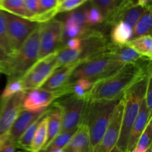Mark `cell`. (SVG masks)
<instances>
[{
	"instance_id": "30",
	"label": "cell",
	"mask_w": 152,
	"mask_h": 152,
	"mask_svg": "<svg viewBox=\"0 0 152 152\" xmlns=\"http://www.w3.org/2000/svg\"><path fill=\"white\" fill-rule=\"evenodd\" d=\"M76 130L77 129L65 131V132H60V133L50 142L48 145L42 148L39 152H51L55 150L62 149L69 142L71 137L75 133Z\"/></svg>"
},
{
	"instance_id": "27",
	"label": "cell",
	"mask_w": 152,
	"mask_h": 152,
	"mask_svg": "<svg viewBox=\"0 0 152 152\" xmlns=\"http://www.w3.org/2000/svg\"><path fill=\"white\" fill-rule=\"evenodd\" d=\"M46 115L43 117L37 127L35 136H34L32 144H31L30 152H39L45 145L48 134Z\"/></svg>"
},
{
	"instance_id": "26",
	"label": "cell",
	"mask_w": 152,
	"mask_h": 152,
	"mask_svg": "<svg viewBox=\"0 0 152 152\" xmlns=\"http://www.w3.org/2000/svg\"><path fill=\"white\" fill-rule=\"evenodd\" d=\"M49 108H48V109L45 111V113H43L37 120H35V121H34V123H33L25 131V132H24V133L22 134V136L19 137L17 142H16L17 146L20 147L21 148L24 149L25 151L30 152L31 144H32L33 140H34V136H35L37 127H38L40 121H41L42 119L43 118V117H45V116L47 114V113L48 112Z\"/></svg>"
},
{
	"instance_id": "18",
	"label": "cell",
	"mask_w": 152,
	"mask_h": 152,
	"mask_svg": "<svg viewBox=\"0 0 152 152\" xmlns=\"http://www.w3.org/2000/svg\"><path fill=\"white\" fill-rule=\"evenodd\" d=\"M151 117V114H150L148 112L145 99H143L142 101V103H141L139 114H138L136 120H135L134 123L132 128V130H131L129 141H128L127 152H132L135 148L138 139L140 137L141 134L142 133L144 129L146 127L148 120Z\"/></svg>"
},
{
	"instance_id": "3",
	"label": "cell",
	"mask_w": 152,
	"mask_h": 152,
	"mask_svg": "<svg viewBox=\"0 0 152 152\" xmlns=\"http://www.w3.org/2000/svg\"><path fill=\"white\" fill-rule=\"evenodd\" d=\"M147 86V77L140 80L126 91L123 96L124 102L120 136L116 147L122 152H127L131 130L139 114Z\"/></svg>"
},
{
	"instance_id": "28",
	"label": "cell",
	"mask_w": 152,
	"mask_h": 152,
	"mask_svg": "<svg viewBox=\"0 0 152 152\" xmlns=\"http://www.w3.org/2000/svg\"><path fill=\"white\" fill-rule=\"evenodd\" d=\"M0 10L25 19H29L24 4V0H1Z\"/></svg>"
},
{
	"instance_id": "22",
	"label": "cell",
	"mask_w": 152,
	"mask_h": 152,
	"mask_svg": "<svg viewBox=\"0 0 152 152\" xmlns=\"http://www.w3.org/2000/svg\"><path fill=\"white\" fill-rule=\"evenodd\" d=\"M39 12L31 20L32 22L44 23L53 19L58 13V0H39Z\"/></svg>"
},
{
	"instance_id": "24",
	"label": "cell",
	"mask_w": 152,
	"mask_h": 152,
	"mask_svg": "<svg viewBox=\"0 0 152 152\" xmlns=\"http://www.w3.org/2000/svg\"><path fill=\"white\" fill-rule=\"evenodd\" d=\"M152 24L151 16V6L146 8L143 14L141 16L139 20L132 29V39H136L138 37L145 35L151 34V28Z\"/></svg>"
},
{
	"instance_id": "17",
	"label": "cell",
	"mask_w": 152,
	"mask_h": 152,
	"mask_svg": "<svg viewBox=\"0 0 152 152\" xmlns=\"http://www.w3.org/2000/svg\"><path fill=\"white\" fill-rule=\"evenodd\" d=\"M46 110H45L42 112L35 113L22 109L16 118L15 121L13 122L10 130L7 132V134L10 137V139L15 142H17L18 140L22 136L24 132L43 113H45Z\"/></svg>"
},
{
	"instance_id": "16",
	"label": "cell",
	"mask_w": 152,
	"mask_h": 152,
	"mask_svg": "<svg viewBox=\"0 0 152 152\" xmlns=\"http://www.w3.org/2000/svg\"><path fill=\"white\" fill-rule=\"evenodd\" d=\"M80 62H82L80 61V62H73V63L59 67L57 69L53 71L48 80L42 86V88L51 91L66 89L73 72Z\"/></svg>"
},
{
	"instance_id": "7",
	"label": "cell",
	"mask_w": 152,
	"mask_h": 152,
	"mask_svg": "<svg viewBox=\"0 0 152 152\" xmlns=\"http://www.w3.org/2000/svg\"><path fill=\"white\" fill-rule=\"evenodd\" d=\"M7 37L15 53L40 24L4 11Z\"/></svg>"
},
{
	"instance_id": "49",
	"label": "cell",
	"mask_w": 152,
	"mask_h": 152,
	"mask_svg": "<svg viewBox=\"0 0 152 152\" xmlns=\"http://www.w3.org/2000/svg\"><path fill=\"white\" fill-rule=\"evenodd\" d=\"M25 152H29V151H25Z\"/></svg>"
},
{
	"instance_id": "35",
	"label": "cell",
	"mask_w": 152,
	"mask_h": 152,
	"mask_svg": "<svg viewBox=\"0 0 152 152\" xmlns=\"http://www.w3.org/2000/svg\"><path fill=\"white\" fill-rule=\"evenodd\" d=\"M22 91H24V89L21 79L7 80V83L1 93L0 99H6Z\"/></svg>"
},
{
	"instance_id": "45",
	"label": "cell",
	"mask_w": 152,
	"mask_h": 152,
	"mask_svg": "<svg viewBox=\"0 0 152 152\" xmlns=\"http://www.w3.org/2000/svg\"><path fill=\"white\" fill-rule=\"evenodd\" d=\"M51 152H64L62 149H59V150H55V151H53Z\"/></svg>"
},
{
	"instance_id": "33",
	"label": "cell",
	"mask_w": 152,
	"mask_h": 152,
	"mask_svg": "<svg viewBox=\"0 0 152 152\" xmlns=\"http://www.w3.org/2000/svg\"><path fill=\"white\" fill-rule=\"evenodd\" d=\"M0 45L10 57L12 58L14 56L15 53L10 46V42L7 37L5 19H4L3 10H0Z\"/></svg>"
},
{
	"instance_id": "6",
	"label": "cell",
	"mask_w": 152,
	"mask_h": 152,
	"mask_svg": "<svg viewBox=\"0 0 152 152\" xmlns=\"http://www.w3.org/2000/svg\"><path fill=\"white\" fill-rule=\"evenodd\" d=\"M57 50L39 59L21 78L24 91L40 88L59 67L56 60Z\"/></svg>"
},
{
	"instance_id": "25",
	"label": "cell",
	"mask_w": 152,
	"mask_h": 152,
	"mask_svg": "<svg viewBox=\"0 0 152 152\" xmlns=\"http://www.w3.org/2000/svg\"><path fill=\"white\" fill-rule=\"evenodd\" d=\"M137 53L148 59H152V39L151 34L133 39L126 43Z\"/></svg>"
},
{
	"instance_id": "15",
	"label": "cell",
	"mask_w": 152,
	"mask_h": 152,
	"mask_svg": "<svg viewBox=\"0 0 152 152\" xmlns=\"http://www.w3.org/2000/svg\"><path fill=\"white\" fill-rule=\"evenodd\" d=\"M108 51L123 65H135L145 70H151V60L142 56L127 45H116L110 43Z\"/></svg>"
},
{
	"instance_id": "39",
	"label": "cell",
	"mask_w": 152,
	"mask_h": 152,
	"mask_svg": "<svg viewBox=\"0 0 152 152\" xmlns=\"http://www.w3.org/2000/svg\"><path fill=\"white\" fill-rule=\"evenodd\" d=\"M146 104L147 109L150 114L152 111V75L150 74L147 77V86L145 89V97H144Z\"/></svg>"
},
{
	"instance_id": "20",
	"label": "cell",
	"mask_w": 152,
	"mask_h": 152,
	"mask_svg": "<svg viewBox=\"0 0 152 152\" xmlns=\"http://www.w3.org/2000/svg\"><path fill=\"white\" fill-rule=\"evenodd\" d=\"M47 140L43 148L50 143L52 140L60 133L62 127V111L56 102L49 108L47 115Z\"/></svg>"
},
{
	"instance_id": "5",
	"label": "cell",
	"mask_w": 152,
	"mask_h": 152,
	"mask_svg": "<svg viewBox=\"0 0 152 152\" xmlns=\"http://www.w3.org/2000/svg\"><path fill=\"white\" fill-rule=\"evenodd\" d=\"M39 26L28 37L12 57L6 75L7 80L21 79L39 59Z\"/></svg>"
},
{
	"instance_id": "13",
	"label": "cell",
	"mask_w": 152,
	"mask_h": 152,
	"mask_svg": "<svg viewBox=\"0 0 152 152\" xmlns=\"http://www.w3.org/2000/svg\"><path fill=\"white\" fill-rule=\"evenodd\" d=\"M102 15L103 24L113 27L120 21L123 13L134 4V0H89Z\"/></svg>"
},
{
	"instance_id": "37",
	"label": "cell",
	"mask_w": 152,
	"mask_h": 152,
	"mask_svg": "<svg viewBox=\"0 0 152 152\" xmlns=\"http://www.w3.org/2000/svg\"><path fill=\"white\" fill-rule=\"evenodd\" d=\"M16 142L10 139L7 133L0 137V152H16Z\"/></svg>"
},
{
	"instance_id": "48",
	"label": "cell",
	"mask_w": 152,
	"mask_h": 152,
	"mask_svg": "<svg viewBox=\"0 0 152 152\" xmlns=\"http://www.w3.org/2000/svg\"><path fill=\"white\" fill-rule=\"evenodd\" d=\"M1 74V71H0V74Z\"/></svg>"
},
{
	"instance_id": "42",
	"label": "cell",
	"mask_w": 152,
	"mask_h": 152,
	"mask_svg": "<svg viewBox=\"0 0 152 152\" xmlns=\"http://www.w3.org/2000/svg\"><path fill=\"white\" fill-rule=\"evenodd\" d=\"M151 0H137V4L143 7H148L149 6H151Z\"/></svg>"
},
{
	"instance_id": "9",
	"label": "cell",
	"mask_w": 152,
	"mask_h": 152,
	"mask_svg": "<svg viewBox=\"0 0 152 152\" xmlns=\"http://www.w3.org/2000/svg\"><path fill=\"white\" fill-rule=\"evenodd\" d=\"M61 101H56L62 111L61 132L77 129L81 124L87 101L80 99L73 94L67 95Z\"/></svg>"
},
{
	"instance_id": "50",
	"label": "cell",
	"mask_w": 152,
	"mask_h": 152,
	"mask_svg": "<svg viewBox=\"0 0 152 152\" xmlns=\"http://www.w3.org/2000/svg\"><path fill=\"white\" fill-rule=\"evenodd\" d=\"M0 1H1V0H0Z\"/></svg>"
},
{
	"instance_id": "2",
	"label": "cell",
	"mask_w": 152,
	"mask_h": 152,
	"mask_svg": "<svg viewBox=\"0 0 152 152\" xmlns=\"http://www.w3.org/2000/svg\"><path fill=\"white\" fill-rule=\"evenodd\" d=\"M121 99L87 102L81 124L86 125L88 128L92 151L100 142L109 124L114 108Z\"/></svg>"
},
{
	"instance_id": "41",
	"label": "cell",
	"mask_w": 152,
	"mask_h": 152,
	"mask_svg": "<svg viewBox=\"0 0 152 152\" xmlns=\"http://www.w3.org/2000/svg\"><path fill=\"white\" fill-rule=\"evenodd\" d=\"M81 47V39L80 37L69 39L64 44L62 48L70 49H80Z\"/></svg>"
},
{
	"instance_id": "47",
	"label": "cell",
	"mask_w": 152,
	"mask_h": 152,
	"mask_svg": "<svg viewBox=\"0 0 152 152\" xmlns=\"http://www.w3.org/2000/svg\"><path fill=\"white\" fill-rule=\"evenodd\" d=\"M148 152H151V148H149V150H148Z\"/></svg>"
},
{
	"instance_id": "10",
	"label": "cell",
	"mask_w": 152,
	"mask_h": 152,
	"mask_svg": "<svg viewBox=\"0 0 152 152\" xmlns=\"http://www.w3.org/2000/svg\"><path fill=\"white\" fill-rule=\"evenodd\" d=\"M66 95H68L66 89L51 91L40 88L31 90L25 94L22 109L35 113L42 112L48 108L54 100Z\"/></svg>"
},
{
	"instance_id": "19",
	"label": "cell",
	"mask_w": 152,
	"mask_h": 152,
	"mask_svg": "<svg viewBox=\"0 0 152 152\" xmlns=\"http://www.w3.org/2000/svg\"><path fill=\"white\" fill-rule=\"evenodd\" d=\"M62 150L64 152H92L89 132L86 125L80 124L78 126Z\"/></svg>"
},
{
	"instance_id": "44",
	"label": "cell",
	"mask_w": 152,
	"mask_h": 152,
	"mask_svg": "<svg viewBox=\"0 0 152 152\" xmlns=\"http://www.w3.org/2000/svg\"><path fill=\"white\" fill-rule=\"evenodd\" d=\"M110 152H122L121 151H120V150H119L118 149V148H117V147H114V148H113V149L112 150H111V151H110Z\"/></svg>"
},
{
	"instance_id": "4",
	"label": "cell",
	"mask_w": 152,
	"mask_h": 152,
	"mask_svg": "<svg viewBox=\"0 0 152 152\" xmlns=\"http://www.w3.org/2000/svg\"><path fill=\"white\" fill-rule=\"evenodd\" d=\"M123 66V64L107 50L102 54L80 62L73 72L69 83L78 78L88 79L94 83L114 74Z\"/></svg>"
},
{
	"instance_id": "12",
	"label": "cell",
	"mask_w": 152,
	"mask_h": 152,
	"mask_svg": "<svg viewBox=\"0 0 152 152\" xmlns=\"http://www.w3.org/2000/svg\"><path fill=\"white\" fill-rule=\"evenodd\" d=\"M123 108L124 102L122 98L114 108L103 137L92 152H110L116 146L121 129Z\"/></svg>"
},
{
	"instance_id": "43",
	"label": "cell",
	"mask_w": 152,
	"mask_h": 152,
	"mask_svg": "<svg viewBox=\"0 0 152 152\" xmlns=\"http://www.w3.org/2000/svg\"><path fill=\"white\" fill-rule=\"evenodd\" d=\"M148 150H149V148H148V149L146 151H141V150H139V149H137V148H134L133 149V151H132V152H148Z\"/></svg>"
},
{
	"instance_id": "34",
	"label": "cell",
	"mask_w": 152,
	"mask_h": 152,
	"mask_svg": "<svg viewBox=\"0 0 152 152\" xmlns=\"http://www.w3.org/2000/svg\"><path fill=\"white\" fill-rule=\"evenodd\" d=\"M151 135H152V123L151 117L148 120L146 127L137 142L135 148L142 151H146L151 147Z\"/></svg>"
},
{
	"instance_id": "11",
	"label": "cell",
	"mask_w": 152,
	"mask_h": 152,
	"mask_svg": "<svg viewBox=\"0 0 152 152\" xmlns=\"http://www.w3.org/2000/svg\"><path fill=\"white\" fill-rule=\"evenodd\" d=\"M80 38L81 39L80 48L81 53L80 61L81 62L106 52L111 43L104 33L94 28Z\"/></svg>"
},
{
	"instance_id": "36",
	"label": "cell",
	"mask_w": 152,
	"mask_h": 152,
	"mask_svg": "<svg viewBox=\"0 0 152 152\" xmlns=\"http://www.w3.org/2000/svg\"><path fill=\"white\" fill-rule=\"evenodd\" d=\"M87 1L89 0H65L58 5L57 12L59 13L62 12L72 11L83 5Z\"/></svg>"
},
{
	"instance_id": "31",
	"label": "cell",
	"mask_w": 152,
	"mask_h": 152,
	"mask_svg": "<svg viewBox=\"0 0 152 152\" xmlns=\"http://www.w3.org/2000/svg\"><path fill=\"white\" fill-rule=\"evenodd\" d=\"M146 8L147 7H143L142 6L138 5L137 3H134L123 13L120 22H125L133 29L134 25H136L141 16L143 14Z\"/></svg>"
},
{
	"instance_id": "40",
	"label": "cell",
	"mask_w": 152,
	"mask_h": 152,
	"mask_svg": "<svg viewBox=\"0 0 152 152\" xmlns=\"http://www.w3.org/2000/svg\"><path fill=\"white\" fill-rule=\"evenodd\" d=\"M12 58L7 54L0 45V71L1 73L6 74L7 69L10 66Z\"/></svg>"
},
{
	"instance_id": "32",
	"label": "cell",
	"mask_w": 152,
	"mask_h": 152,
	"mask_svg": "<svg viewBox=\"0 0 152 152\" xmlns=\"http://www.w3.org/2000/svg\"><path fill=\"white\" fill-rule=\"evenodd\" d=\"M86 25L89 28H94L98 25L102 24L104 19L100 12L95 7L91 4L88 8L83 9Z\"/></svg>"
},
{
	"instance_id": "14",
	"label": "cell",
	"mask_w": 152,
	"mask_h": 152,
	"mask_svg": "<svg viewBox=\"0 0 152 152\" xmlns=\"http://www.w3.org/2000/svg\"><path fill=\"white\" fill-rule=\"evenodd\" d=\"M26 92L18 93L6 99H0V137L10 130L22 110V102Z\"/></svg>"
},
{
	"instance_id": "23",
	"label": "cell",
	"mask_w": 152,
	"mask_h": 152,
	"mask_svg": "<svg viewBox=\"0 0 152 152\" xmlns=\"http://www.w3.org/2000/svg\"><path fill=\"white\" fill-rule=\"evenodd\" d=\"M94 85V82L86 78H78L69 83L66 87L69 94L87 101L88 95Z\"/></svg>"
},
{
	"instance_id": "8",
	"label": "cell",
	"mask_w": 152,
	"mask_h": 152,
	"mask_svg": "<svg viewBox=\"0 0 152 152\" xmlns=\"http://www.w3.org/2000/svg\"><path fill=\"white\" fill-rule=\"evenodd\" d=\"M63 22L52 19L39 25V59L63 47Z\"/></svg>"
},
{
	"instance_id": "38",
	"label": "cell",
	"mask_w": 152,
	"mask_h": 152,
	"mask_svg": "<svg viewBox=\"0 0 152 152\" xmlns=\"http://www.w3.org/2000/svg\"><path fill=\"white\" fill-rule=\"evenodd\" d=\"M24 4L29 16L28 20L31 21L39 12V0H24Z\"/></svg>"
},
{
	"instance_id": "29",
	"label": "cell",
	"mask_w": 152,
	"mask_h": 152,
	"mask_svg": "<svg viewBox=\"0 0 152 152\" xmlns=\"http://www.w3.org/2000/svg\"><path fill=\"white\" fill-rule=\"evenodd\" d=\"M80 49H70L66 48H59L56 55L58 67L63 66L73 62H80Z\"/></svg>"
},
{
	"instance_id": "1",
	"label": "cell",
	"mask_w": 152,
	"mask_h": 152,
	"mask_svg": "<svg viewBox=\"0 0 152 152\" xmlns=\"http://www.w3.org/2000/svg\"><path fill=\"white\" fill-rule=\"evenodd\" d=\"M151 74L135 65H126L114 74L94 83L87 102L112 101L123 98L126 91Z\"/></svg>"
},
{
	"instance_id": "21",
	"label": "cell",
	"mask_w": 152,
	"mask_h": 152,
	"mask_svg": "<svg viewBox=\"0 0 152 152\" xmlns=\"http://www.w3.org/2000/svg\"><path fill=\"white\" fill-rule=\"evenodd\" d=\"M111 42L116 45H126L132 39V28L125 22H119L111 31Z\"/></svg>"
},
{
	"instance_id": "46",
	"label": "cell",
	"mask_w": 152,
	"mask_h": 152,
	"mask_svg": "<svg viewBox=\"0 0 152 152\" xmlns=\"http://www.w3.org/2000/svg\"><path fill=\"white\" fill-rule=\"evenodd\" d=\"M64 1H65V0H58V5H59V4H60L62 2H63Z\"/></svg>"
}]
</instances>
